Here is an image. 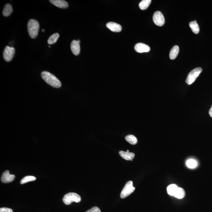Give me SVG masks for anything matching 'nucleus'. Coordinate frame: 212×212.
<instances>
[{"mask_svg": "<svg viewBox=\"0 0 212 212\" xmlns=\"http://www.w3.org/2000/svg\"><path fill=\"white\" fill-rule=\"evenodd\" d=\"M41 77L47 84L54 88H59L61 87V83L56 77L49 72L43 71L41 73Z\"/></svg>", "mask_w": 212, "mask_h": 212, "instance_id": "1", "label": "nucleus"}, {"mask_svg": "<svg viewBox=\"0 0 212 212\" xmlns=\"http://www.w3.org/2000/svg\"><path fill=\"white\" fill-rule=\"evenodd\" d=\"M28 31L29 36L32 39L37 37L39 29V24L35 19H31L29 20L27 25Z\"/></svg>", "mask_w": 212, "mask_h": 212, "instance_id": "2", "label": "nucleus"}, {"mask_svg": "<svg viewBox=\"0 0 212 212\" xmlns=\"http://www.w3.org/2000/svg\"><path fill=\"white\" fill-rule=\"evenodd\" d=\"M63 201L65 204L70 205L73 202L79 203L81 202V198L80 195L74 192H70L66 194L63 197Z\"/></svg>", "mask_w": 212, "mask_h": 212, "instance_id": "3", "label": "nucleus"}, {"mask_svg": "<svg viewBox=\"0 0 212 212\" xmlns=\"http://www.w3.org/2000/svg\"><path fill=\"white\" fill-rule=\"evenodd\" d=\"M202 71V69L200 67L196 68L194 69L188 73L185 80V82L188 85H191L195 82Z\"/></svg>", "mask_w": 212, "mask_h": 212, "instance_id": "4", "label": "nucleus"}, {"mask_svg": "<svg viewBox=\"0 0 212 212\" xmlns=\"http://www.w3.org/2000/svg\"><path fill=\"white\" fill-rule=\"evenodd\" d=\"M135 188L133 186L132 181H128L122 190L121 193L120 197L121 199H125L127 197L129 196L130 195L134 192Z\"/></svg>", "mask_w": 212, "mask_h": 212, "instance_id": "5", "label": "nucleus"}, {"mask_svg": "<svg viewBox=\"0 0 212 212\" xmlns=\"http://www.w3.org/2000/svg\"><path fill=\"white\" fill-rule=\"evenodd\" d=\"M15 53V48L13 47L6 46L3 52V58L7 62L10 61L12 60Z\"/></svg>", "mask_w": 212, "mask_h": 212, "instance_id": "6", "label": "nucleus"}, {"mask_svg": "<svg viewBox=\"0 0 212 212\" xmlns=\"http://www.w3.org/2000/svg\"><path fill=\"white\" fill-rule=\"evenodd\" d=\"M153 20L155 24L158 26H162L165 24L164 16L160 11H156L154 14Z\"/></svg>", "mask_w": 212, "mask_h": 212, "instance_id": "7", "label": "nucleus"}, {"mask_svg": "<svg viewBox=\"0 0 212 212\" xmlns=\"http://www.w3.org/2000/svg\"><path fill=\"white\" fill-rule=\"evenodd\" d=\"M134 49L137 52L141 53L148 52L150 51L151 48L149 46L143 43H138L135 45Z\"/></svg>", "mask_w": 212, "mask_h": 212, "instance_id": "8", "label": "nucleus"}, {"mask_svg": "<svg viewBox=\"0 0 212 212\" xmlns=\"http://www.w3.org/2000/svg\"><path fill=\"white\" fill-rule=\"evenodd\" d=\"M15 176L9 174V170L4 172L1 177V181L4 183H7L12 182L14 180Z\"/></svg>", "mask_w": 212, "mask_h": 212, "instance_id": "9", "label": "nucleus"}, {"mask_svg": "<svg viewBox=\"0 0 212 212\" xmlns=\"http://www.w3.org/2000/svg\"><path fill=\"white\" fill-rule=\"evenodd\" d=\"M106 26L111 31L114 32H119L122 30L121 26L114 22H109L106 24Z\"/></svg>", "mask_w": 212, "mask_h": 212, "instance_id": "10", "label": "nucleus"}, {"mask_svg": "<svg viewBox=\"0 0 212 212\" xmlns=\"http://www.w3.org/2000/svg\"><path fill=\"white\" fill-rule=\"evenodd\" d=\"M71 49L73 54L77 55L80 52V44L78 41L76 40H73L71 44Z\"/></svg>", "mask_w": 212, "mask_h": 212, "instance_id": "11", "label": "nucleus"}, {"mask_svg": "<svg viewBox=\"0 0 212 212\" xmlns=\"http://www.w3.org/2000/svg\"><path fill=\"white\" fill-rule=\"evenodd\" d=\"M50 2L59 8H66L69 7L68 3L63 0H50Z\"/></svg>", "mask_w": 212, "mask_h": 212, "instance_id": "12", "label": "nucleus"}, {"mask_svg": "<svg viewBox=\"0 0 212 212\" xmlns=\"http://www.w3.org/2000/svg\"><path fill=\"white\" fill-rule=\"evenodd\" d=\"M119 154L122 158L127 160L132 161V159L135 157V154L134 153L129 152L120 151L119 152Z\"/></svg>", "mask_w": 212, "mask_h": 212, "instance_id": "13", "label": "nucleus"}, {"mask_svg": "<svg viewBox=\"0 0 212 212\" xmlns=\"http://www.w3.org/2000/svg\"><path fill=\"white\" fill-rule=\"evenodd\" d=\"M179 52V47L178 46L175 45L170 50L169 54V58L170 59L173 60L175 59Z\"/></svg>", "mask_w": 212, "mask_h": 212, "instance_id": "14", "label": "nucleus"}, {"mask_svg": "<svg viewBox=\"0 0 212 212\" xmlns=\"http://www.w3.org/2000/svg\"><path fill=\"white\" fill-rule=\"evenodd\" d=\"M13 11V8L10 4H7L5 5L2 12V14L5 17H8L11 15Z\"/></svg>", "mask_w": 212, "mask_h": 212, "instance_id": "15", "label": "nucleus"}, {"mask_svg": "<svg viewBox=\"0 0 212 212\" xmlns=\"http://www.w3.org/2000/svg\"><path fill=\"white\" fill-rule=\"evenodd\" d=\"M189 25L190 27L194 33L196 34H199V28L196 20L190 22Z\"/></svg>", "mask_w": 212, "mask_h": 212, "instance_id": "16", "label": "nucleus"}, {"mask_svg": "<svg viewBox=\"0 0 212 212\" xmlns=\"http://www.w3.org/2000/svg\"><path fill=\"white\" fill-rule=\"evenodd\" d=\"M178 188V186L175 184H171L167 187V193L169 195L174 196Z\"/></svg>", "mask_w": 212, "mask_h": 212, "instance_id": "17", "label": "nucleus"}, {"mask_svg": "<svg viewBox=\"0 0 212 212\" xmlns=\"http://www.w3.org/2000/svg\"><path fill=\"white\" fill-rule=\"evenodd\" d=\"M152 1L151 0H143L139 4V7L141 10H145L149 7Z\"/></svg>", "mask_w": 212, "mask_h": 212, "instance_id": "18", "label": "nucleus"}, {"mask_svg": "<svg viewBox=\"0 0 212 212\" xmlns=\"http://www.w3.org/2000/svg\"><path fill=\"white\" fill-rule=\"evenodd\" d=\"M185 192L183 188H178L174 196L178 199H182L185 197Z\"/></svg>", "mask_w": 212, "mask_h": 212, "instance_id": "19", "label": "nucleus"}, {"mask_svg": "<svg viewBox=\"0 0 212 212\" xmlns=\"http://www.w3.org/2000/svg\"><path fill=\"white\" fill-rule=\"evenodd\" d=\"M125 139L127 142L132 145H136L138 143V139H137V138L133 135L127 136L125 137Z\"/></svg>", "mask_w": 212, "mask_h": 212, "instance_id": "20", "label": "nucleus"}, {"mask_svg": "<svg viewBox=\"0 0 212 212\" xmlns=\"http://www.w3.org/2000/svg\"><path fill=\"white\" fill-rule=\"evenodd\" d=\"M59 35L58 33H55L51 35L48 39V43L49 45H52L58 41L59 38Z\"/></svg>", "mask_w": 212, "mask_h": 212, "instance_id": "21", "label": "nucleus"}, {"mask_svg": "<svg viewBox=\"0 0 212 212\" xmlns=\"http://www.w3.org/2000/svg\"><path fill=\"white\" fill-rule=\"evenodd\" d=\"M36 180V178L34 176H28L24 177L20 181V184H24L26 183L30 182V181H34Z\"/></svg>", "mask_w": 212, "mask_h": 212, "instance_id": "22", "label": "nucleus"}, {"mask_svg": "<svg viewBox=\"0 0 212 212\" xmlns=\"http://www.w3.org/2000/svg\"><path fill=\"white\" fill-rule=\"evenodd\" d=\"M187 166L190 169L195 168L197 166V163L195 160L193 159H189L187 161Z\"/></svg>", "mask_w": 212, "mask_h": 212, "instance_id": "23", "label": "nucleus"}, {"mask_svg": "<svg viewBox=\"0 0 212 212\" xmlns=\"http://www.w3.org/2000/svg\"><path fill=\"white\" fill-rule=\"evenodd\" d=\"M86 212H101V211L99 207H94L90 209V210H87Z\"/></svg>", "mask_w": 212, "mask_h": 212, "instance_id": "24", "label": "nucleus"}, {"mask_svg": "<svg viewBox=\"0 0 212 212\" xmlns=\"http://www.w3.org/2000/svg\"><path fill=\"white\" fill-rule=\"evenodd\" d=\"M0 212H13V211L11 209L6 207H2L0 209Z\"/></svg>", "mask_w": 212, "mask_h": 212, "instance_id": "25", "label": "nucleus"}, {"mask_svg": "<svg viewBox=\"0 0 212 212\" xmlns=\"http://www.w3.org/2000/svg\"><path fill=\"white\" fill-rule=\"evenodd\" d=\"M209 113L210 117H212V106L210 108V110H209Z\"/></svg>", "mask_w": 212, "mask_h": 212, "instance_id": "26", "label": "nucleus"}, {"mask_svg": "<svg viewBox=\"0 0 212 212\" xmlns=\"http://www.w3.org/2000/svg\"><path fill=\"white\" fill-rule=\"evenodd\" d=\"M77 41H78V43H80H80H81V41H80V40H77Z\"/></svg>", "mask_w": 212, "mask_h": 212, "instance_id": "27", "label": "nucleus"}, {"mask_svg": "<svg viewBox=\"0 0 212 212\" xmlns=\"http://www.w3.org/2000/svg\"><path fill=\"white\" fill-rule=\"evenodd\" d=\"M42 31L43 32H45V30H44V29H43V30H42Z\"/></svg>", "mask_w": 212, "mask_h": 212, "instance_id": "28", "label": "nucleus"}]
</instances>
